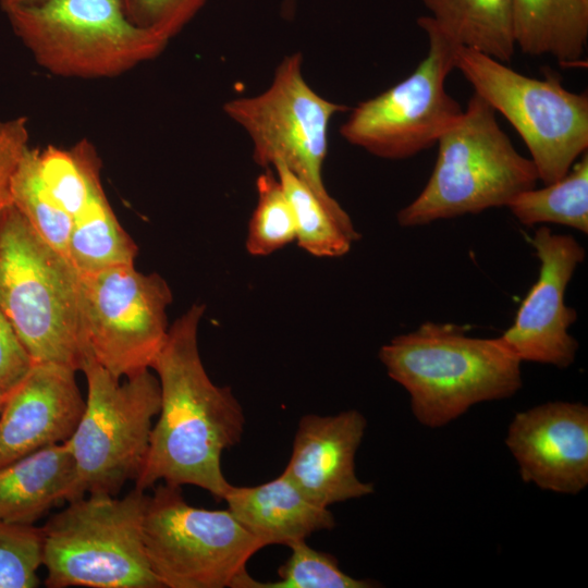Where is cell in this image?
Listing matches in <instances>:
<instances>
[{"label": "cell", "mask_w": 588, "mask_h": 588, "mask_svg": "<svg viewBox=\"0 0 588 588\" xmlns=\"http://www.w3.org/2000/svg\"><path fill=\"white\" fill-rule=\"evenodd\" d=\"M455 69L524 140L539 181L563 177L588 148V96L547 74L535 78L506 63L460 47Z\"/></svg>", "instance_id": "cell-8"}, {"label": "cell", "mask_w": 588, "mask_h": 588, "mask_svg": "<svg viewBox=\"0 0 588 588\" xmlns=\"http://www.w3.org/2000/svg\"><path fill=\"white\" fill-rule=\"evenodd\" d=\"M5 13L37 63L63 77L117 76L169 42L130 21L121 0H42Z\"/></svg>", "instance_id": "cell-6"}, {"label": "cell", "mask_w": 588, "mask_h": 588, "mask_svg": "<svg viewBox=\"0 0 588 588\" xmlns=\"http://www.w3.org/2000/svg\"><path fill=\"white\" fill-rule=\"evenodd\" d=\"M42 0H0V4L4 12L10 11L20 5L30 4Z\"/></svg>", "instance_id": "cell-30"}, {"label": "cell", "mask_w": 588, "mask_h": 588, "mask_svg": "<svg viewBox=\"0 0 588 588\" xmlns=\"http://www.w3.org/2000/svg\"><path fill=\"white\" fill-rule=\"evenodd\" d=\"M79 371L86 377L87 397L66 441L74 461L66 502L87 494L117 495L135 481L160 409L159 381L150 369L121 381L87 354Z\"/></svg>", "instance_id": "cell-7"}, {"label": "cell", "mask_w": 588, "mask_h": 588, "mask_svg": "<svg viewBox=\"0 0 588 588\" xmlns=\"http://www.w3.org/2000/svg\"><path fill=\"white\" fill-rule=\"evenodd\" d=\"M434 23L460 46L509 63L516 46L512 0H421Z\"/></svg>", "instance_id": "cell-20"}, {"label": "cell", "mask_w": 588, "mask_h": 588, "mask_svg": "<svg viewBox=\"0 0 588 588\" xmlns=\"http://www.w3.org/2000/svg\"><path fill=\"white\" fill-rule=\"evenodd\" d=\"M378 356L408 393L417 421L429 428L478 403L511 397L523 385L522 363L500 336H471L456 323L425 321L383 344Z\"/></svg>", "instance_id": "cell-2"}, {"label": "cell", "mask_w": 588, "mask_h": 588, "mask_svg": "<svg viewBox=\"0 0 588 588\" xmlns=\"http://www.w3.org/2000/svg\"><path fill=\"white\" fill-rule=\"evenodd\" d=\"M34 363L0 308V394L5 396L29 372Z\"/></svg>", "instance_id": "cell-29"}, {"label": "cell", "mask_w": 588, "mask_h": 588, "mask_svg": "<svg viewBox=\"0 0 588 588\" xmlns=\"http://www.w3.org/2000/svg\"><path fill=\"white\" fill-rule=\"evenodd\" d=\"M437 145L429 180L397 212L401 226H421L507 207L539 181L531 159L516 150L500 127L497 112L476 94Z\"/></svg>", "instance_id": "cell-4"}, {"label": "cell", "mask_w": 588, "mask_h": 588, "mask_svg": "<svg viewBox=\"0 0 588 588\" xmlns=\"http://www.w3.org/2000/svg\"><path fill=\"white\" fill-rule=\"evenodd\" d=\"M147 495L87 494L68 502L41 527L49 588H162L143 542Z\"/></svg>", "instance_id": "cell-5"}, {"label": "cell", "mask_w": 588, "mask_h": 588, "mask_svg": "<svg viewBox=\"0 0 588 588\" xmlns=\"http://www.w3.org/2000/svg\"><path fill=\"white\" fill-rule=\"evenodd\" d=\"M515 46L532 56H550L562 66L584 64L588 0H512Z\"/></svg>", "instance_id": "cell-19"}, {"label": "cell", "mask_w": 588, "mask_h": 588, "mask_svg": "<svg viewBox=\"0 0 588 588\" xmlns=\"http://www.w3.org/2000/svg\"><path fill=\"white\" fill-rule=\"evenodd\" d=\"M78 275L87 354L118 379L150 369L169 331L172 291L167 281L139 272L134 264Z\"/></svg>", "instance_id": "cell-12"}, {"label": "cell", "mask_w": 588, "mask_h": 588, "mask_svg": "<svg viewBox=\"0 0 588 588\" xmlns=\"http://www.w3.org/2000/svg\"><path fill=\"white\" fill-rule=\"evenodd\" d=\"M257 203L248 222L245 246L253 256H268L295 242L291 205L273 168L256 180Z\"/></svg>", "instance_id": "cell-25"}, {"label": "cell", "mask_w": 588, "mask_h": 588, "mask_svg": "<svg viewBox=\"0 0 588 588\" xmlns=\"http://www.w3.org/2000/svg\"><path fill=\"white\" fill-rule=\"evenodd\" d=\"M507 208L526 226L553 223L588 233V154L560 180L518 194Z\"/></svg>", "instance_id": "cell-22"}, {"label": "cell", "mask_w": 588, "mask_h": 588, "mask_svg": "<svg viewBox=\"0 0 588 588\" xmlns=\"http://www.w3.org/2000/svg\"><path fill=\"white\" fill-rule=\"evenodd\" d=\"M142 534L162 588H233L264 548L228 509L192 506L166 483L147 495Z\"/></svg>", "instance_id": "cell-10"}, {"label": "cell", "mask_w": 588, "mask_h": 588, "mask_svg": "<svg viewBox=\"0 0 588 588\" xmlns=\"http://www.w3.org/2000/svg\"><path fill=\"white\" fill-rule=\"evenodd\" d=\"M345 110V106L323 98L309 86L301 52L281 60L264 91L233 98L223 106L224 113L250 138L258 166H285L339 216L348 213L327 191L322 170L330 122Z\"/></svg>", "instance_id": "cell-9"}, {"label": "cell", "mask_w": 588, "mask_h": 588, "mask_svg": "<svg viewBox=\"0 0 588 588\" xmlns=\"http://www.w3.org/2000/svg\"><path fill=\"white\" fill-rule=\"evenodd\" d=\"M292 208L295 242L316 257L335 258L350 252L360 237L350 216H339L285 166L273 167Z\"/></svg>", "instance_id": "cell-21"}, {"label": "cell", "mask_w": 588, "mask_h": 588, "mask_svg": "<svg viewBox=\"0 0 588 588\" xmlns=\"http://www.w3.org/2000/svg\"><path fill=\"white\" fill-rule=\"evenodd\" d=\"M44 561L41 527L0 520V588H35Z\"/></svg>", "instance_id": "cell-26"}, {"label": "cell", "mask_w": 588, "mask_h": 588, "mask_svg": "<svg viewBox=\"0 0 588 588\" xmlns=\"http://www.w3.org/2000/svg\"><path fill=\"white\" fill-rule=\"evenodd\" d=\"M505 444L525 482L563 494L588 485V407L580 402H547L512 419Z\"/></svg>", "instance_id": "cell-14"}, {"label": "cell", "mask_w": 588, "mask_h": 588, "mask_svg": "<svg viewBox=\"0 0 588 588\" xmlns=\"http://www.w3.org/2000/svg\"><path fill=\"white\" fill-rule=\"evenodd\" d=\"M3 399H4V396H2V395L0 394V412H1V408H2V404H3Z\"/></svg>", "instance_id": "cell-31"}, {"label": "cell", "mask_w": 588, "mask_h": 588, "mask_svg": "<svg viewBox=\"0 0 588 588\" xmlns=\"http://www.w3.org/2000/svg\"><path fill=\"white\" fill-rule=\"evenodd\" d=\"M204 314L205 305L193 304L179 317L151 365L160 409L135 487L192 485L220 501L231 487L221 455L241 441L245 416L232 390L213 383L204 367L198 347Z\"/></svg>", "instance_id": "cell-1"}, {"label": "cell", "mask_w": 588, "mask_h": 588, "mask_svg": "<svg viewBox=\"0 0 588 588\" xmlns=\"http://www.w3.org/2000/svg\"><path fill=\"white\" fill-rule=\"evenodd\" d=\"M85 408L76 370L34 364L0 412V467L41 448L68 441Z\"/></svg>", "instance_id": "cell-15"}, {"label": "cell", "mask_w": 588, "mask_h": 588, "mask_svg": "<svg viewBox=\"0 0 588 588\" xmlns=\"http://www.w3.org/2000/svg\"><path fill=\"white\" fill-rule=\"evenodd\" d=\"M366 427V418L356 409L331 416H303L282 473L323 507L371 494L373 485L362 481L355 469Z\"/></svg>", "instance_id": "cell-16"}, {"label": "cell", "mask_w": 588, "mask_h": 588, "mask_svg": "<svg viewBox=\"0 0 588 588\" xmlns=\"http://www.w3.org/2000/svg\"><path fill=\"white\" fill-rule=\"evenodd\" d=\"M417 24L428 37L426 57L406 78L353 108L340 128L347 143L379 158L406 159L432 147L464 110L445 88L462 46L429 15Z\"/></svg>", "instance_id": "cell-11"}, {"label": "cell", "mask_w": 588, "mask_h": 588, "mask_svg": "<svg viewBox=\"0 0 588 588\" xmlns=\"http://www.w3.org/2000/svg\"><path fill=\"white\" fill-rule=\"evenodd\" d=\"M126 16L168 41L201 10L207 0H121Z\"/></svg>", "instance_id": "cell-27"}, {"label": "cell", "mask_w": 588, "mask_h": 588, "mask_svg": "<svg viewBox=\"0 0 588 588\" xmlns=\"http://www.w3.org/2000/svg\"><path fill=\"white\" fill-rule=\"evenodd\" d=\"M73 476L74 461L66 441L0 467V520L34 525L66 501Z\"/></svg>", "instance_id": "cell-18"}, {"label": "cell", "mask_w": 588, "mask_h": 588, "mask_svg": "<svg viewBox=\"0 0 588 588\" xmlns=\"http://www.w3.org/2000/svg\"><path fill=\"white\" fill-rule=\"evenodd\" d=\"M25 118L0 120V212L12 203L11 180L16 166L28 146Z\"/></svg>", "instance_id": "cell-28"}, {"label": "cell", "mask_w": 588, "mask_h": 588, "mask_svg": "<svg viewBox=\"0 0 588 588\" xmlns=\"http://www.w3.org/2000/svg\"><path fill=\"white\" fill-rule=\"evenodd\" d=\"M539 260V273L523 299L513 324L500 338L520 360L569 367L578 351L568 332L577 311L566 305L565 293L585 248L568 234L539 226L530 240Z\"/></svg>", "instance_id": "cell-13"}, {"label": "cell", "mask_w": 588, "mask_h": 588, "mask_svg": "<svg viewBox=\"0 0 588 588\" xmlns=\"http://www.w3.org/2000/svg\"><path fill=\"white\" fill-rule=\"evenodd\" d=\"M291 555L278 569L279 579L258 581L248 573L233 588H371L375 581L357 579L344 573L335 556L315 550L305 540L287 546Z\"/></svg>", "instance_id": "cell-24"}, {"label": "cell", "mask_w": 588, "mask_h": 588, "mask_svg": "<svg viewBox=\"0 0 588 588\" xmlns=\"http://www.w3.org/2000/svg\"><path fill=\"white\" fill-rule=\"evenodd\" d=\"M0 308L34 364L81 370L79 275L12 203L0 212Z\"/></svg>", "instance_id": "cell-3"}, {"label": "cell", "mask_w": 588, "mask_h": 588, "mask_svg": "<svg viewBox=\"0 0 588 588\" xmlns=\"http://www.w3.org/2000/svg\"><path fill=\"white\" fill-rule=\"evenodd\" d=\"M223 501L236 520L264 548L289 546L335 525L329 507L308 499L284 473L258 486L231 485Z\"/></svg>", "instance_id": "cell-17"}, {"label": "cell", "mask_w": 588, "mask_h": 588, "mask_svg": "<svg viewBox=\"0 0 588 588\" xmlns=\"http://www.w3.org/2000/svg\"><path fill=\"white\" fill-rule=\"evenodd\" d=\"M11 200L35 232L70 262L72 221L48 191L39 169L38 149L28 147L11 180Z\"/></svg>", "instance_id": "cell-23"}]
</instances>
